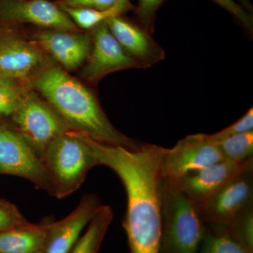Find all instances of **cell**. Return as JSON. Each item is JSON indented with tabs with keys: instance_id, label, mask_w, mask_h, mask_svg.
Wrapping results in <instances>:
<instances>
[{
	"instance_id": "cell-26",
	"label": "cell",
	"mask_w": 253,
	"mask_h": 253,
	"mask_svg": "<svg viewBox=\"0 0 253 253\" xmlns=\"http://www.w3.org/2000/svg\"><path fill=\"white\" fill-rule=\"evenodd\" d=\"M120 0H55L60 6L78 9H106L117 4Z\"/></svg>"
},
{
	"instance_id": "cell-3",
	"label": "cell",
	"mask_w": 253,
	"mask_h": 253,
	"mask_svg": "<svg viewBox=\"0 0 253 253\" xmlns=\"http://www.w3.org/2000/svg\"><path fill=\"white\" fill-rule=\"evenodd\" d=\"M54 189L63 199L76 192L86 174L98 166L92 151L78 131L68 130L54 139L41 157Z\"/></svg>"
},
{
	"instance_id": "cell-27",
	"label": "cell",
	"mask_w": 253,
	"mask_h": 253,
	"mask_svg": "<svg viewBox=\"0 0 253 253\" xmlns=\"http://www.w3.org/2000/svg\"><path fill=\"white\" fill-rule=\"evenodd\" d=\"M239 4L250 14L252 15L253 13V5L250 0H239Z\"/></svg>"
},
{
	"instance_id": "cell-2",
	"label": "cell",
	"mask_w": 253,
	"mask_h": 253,
	"mask_svg": "<svg viewBox=\"0 0 253 253\" xmlns=\"http://www.w3.org/2000/svg\"><path fill=\"white\" fill-rule=\"evenodd\" d=\"M161 253H199L206 226L199 210L182 191L163 178Z\"/></svg>"
},
{
	"instance_id": "cell-5",
	"label": "cell",
	"mask_w": 253,
	"mask_h": 253,
	"mask_svg": "<svg viewBox=\"0 0 253 253\" xmlns=\"http://www.w3.org/2000/svg\"><path fill=\"white\" fill-rule=\"evenodd\" d=\"M53 63L30 39L24 28H0V76L29 83Z\"/></svg>"
},
{
	"instance_id": "cell-16",
	"label": "cell",
	"mask_w": 253,
	"mask_h": 253,
	"mask_svg": "<svg viewBox=\"0 0 253 253\" xmlns=\"http://www.w3.org/2000/svg\"><path fill=\"white\" fill-rule=\"evenodd\" d=\"M59 6L80 29L84 31H90L111 18L124 16L129 11H135L136 9V6L131 4L130 0H120L117 4L106 9H78Z\"/></svg>"
},
{
	"instance_id": "cell-1",
	"label": "cell",
	"mask_w": 253,
	"mask_h": 253,
	"mask_svg": "<svg viewBox=\"0 0 253 253\" xmlns=\"http://www.w3.org/2000/svg\"><path fill=\"white\" fill-rule=\"evenodd\" d=\"M29 84L56 111L69 130L83 133L101 144L129 150L140 149L144 144L116 129L92 91L54 63L38 73Z\"/></svg>"
},
{
	"instance_id": "cell-18",
	"label": "cell",
	"mask_w": 253,
	"mask_h": 253,
	"mask_svg": "<svg viewBox=\"0 0 253 253\" xmlns=\"http://www.w3.org/2000/svg\"><path fill=\"white\" fill-rule=\"evenodd\" d=\"M31 89L27 82L0 76V123L14 114Z\"/></svg>"
},
{
	"instance_id": "cell-9",
	"label": "cell",
	"mask_w": 253,
	"mask_h": 253,
	"mask_svg": "<svg viewBox=\"0 0 253 253\" xmlns=\"http://www.w3.org/2000/svg\"><path fill=\"white\" fill-rule=\"evenodd\" d=\"M253 169L240 174L199 209L204 222L228 228L253 209Z\"/></svg>"
},
{
	"instance_id": "cell-15",
	"label": "cell",
	"mask_w": 253,
	"mask_h": 253,
	"mask_svg": "<svg viewBox=\"0 0 253 253\" xmlns=\"http://www.w3.org/2000/svg\"><path fill=\"white\" fill-rule=\"evenodd\" d=\"M46 221L27 222L0 232V253H43Z\"/></svg>"
},
{
	"instance_id": "cell-20",
	"label": "cell",
	"mask_w": 253,
	"mask_h": 253,
	"mask_svg": "<svg viewBox=\"0 0 253 253\" xmlns=\"http://www.w3.org/2000/svg\"><path fill=\"white\" fill-rule=\"evenodd\" d=\"M211 139L217 145L224 159L240 162L253 158V131Z\"/></svg>"
},
{
	"instance_id": "cell-4",
	"label": "cell",
	"mask_w": 253,
	"mask_h": 253,
	"mask_svg": "<svg viewBox=\"0 0 253 253\" xmlns=\"http://www.w3.org/2000/svg\"><path fill=\"white\" fill-rule=\"evenodd\" d=\"M10 118L15 129L41 159L48 146L69 130L51 106L32 89Z\"/></svg>"
},
{
	"instance_id": "cell-19",
	"label": "cell",
	"mask_w": 253,
	"mask_h": 253,
	"mask_svg": "<svg viewBox=\"0 0 253 253\" xmlns=\"http://www.w3.org/2000/svg\"><path fill=\"white\" fill-rule=\"evenodd\" d=\"M210 226L199 253H253L224 228Z\"/></svg>"
},
{
	"instance_id": "cell-12",
	"label": "cell",
	"mask_w": 253,
	"mask_h": 253,
	"mask_svg": "<svg viewBox=\"0 0 253 253\" xmlns=\"http://www.w3.org/2000/svg\"><path fill=\"white\" fill-rule=\"evenodd\" d=\"M253 167V158L240 162L224 159L170 182L199 210L221 188Z\"/></svg>"
},
{
	"instance_id": "cell-6",
	"label": "cell",
	"mask_w": 253,
	"mask_h": 253,
	"mask_svg": "<svg viewBox=\"0 0 253 253\" xmlns=\"http://www.w3.org/2000/svg\"><path fill=\"white\" fill-rule=\"evenodd\" d=\"M0 174L31 181L37 189L54 196V189L41 158L11 124L0 123Z\"/></svg>"
},
{
	"instance_id": "cell-24",
	"label": "cell",
	"mask_w": 253,
	"mask_h": 253,
	"mask_svg": "<svg viewBox=\"0 0 253 253\" xmlns=\"http://www.w3.org/2000/svg\"><path fill=\"white\" fill-rule=\"evenodd\" d=\"M223 9L232 15L239 24L246 30L250 35H253V18L252 15L248 13L234 0H212Z\"/></svg>"
},
{
	"instance_id": "cell-10",
	"label": "cell",
	"mask_w": 253,
	"mask_h": 253,
	"mask_svg": "<svg viewBox=\"0 0 253 253\" xmlns=\"http://www.w3.org/2000/svg\"><path fill=\"white\" fill-rule=\"evenodd\" d=\"M56 28L83 31L54 1L0 0V28Z\"/></svg>"
},
{
	"instance_id": "cell-17",
	"label": "cell",
	"mask_w": 253,
	"mask_h": 253,
	"mask_svg": "<svg viewBox=\"0 0 253 253\" xmlns=\"http://www.w3.org/2000/svg\"><path fill=\"white\" fill-rule=\"evenodd\" d=\"M113 217L112 208L102 205L69 253H98Z\"/></svg>"
},
{
	"instance_id": "cell-14",
	"label": "cell",
	"mask_w": 253,
	"mask_h": 253,
	"mask_svg": "<svg viewBox=\"0 0 253 253\" xmlns=\"http://www.w3.org/2000/svg\"><path fill=\"white\" fill-rule=\"evenodd\" d=\"M106 23L120 44L140 68L151 67L166 58L164 49L137 21L120 16Z\"/></svg>"
},
{
	"instance_id": "cell-23",
	"label": "cell",
	"mask_w": 253,
	"mask_h": 253,
	"mask_svg": "<svg viewBox=\"0 0 253 253\" xmlns=\"http://www.w3.org/2000/svg\"><path fill=\"white\" fill-rule=\"evenodd\" d=\"M27 221L14 204L0 199V232Z\"/></svg>"
},
{
	"instance_id": "cell-13",
	"label": "cell",
	"mask_w": 253,
	"mask_h": 253,
	"mask_svg": "<svg viewBox=\"0 0 253 253\" xmlns=\"http://www.w3.org/2000/svg\"><path fill=\"white\" fill-rule=\"evenodd\" d=\"M96 195L83 196L77 207L61 220L46 221V238L43 253H69L101 207Z\"/></svg>"
},
{
	"instance_id": "cell-11",
	"label": "cell",
	"mask_w": 253,
	"mask_h": 253,
	"mask_svg": "<svg viewBox=\"0 0 253 253\" xmlns=\"http://www.w3.org/2000/svg\"><path fill=\"white\" fill-rule=\"evenodd\" d=\"M91 49L82 67L81 77L89 83H97L111 73L130 68H140L137 62L123 49L106 23L89 31Z\"/></svg>"
},
{
	"instance_id": "cell-22",
	"label": "cell",
	"mask_w": 253,
	"mask_h": 253,
	"mask_svg": "<svg viewBox=\"0 0 253 253\" xmlns=\"http://www.w3.org/2000/svg\"><path fill=\"white\" fill-rule=\"evenodd\" d=\"M166 0H138L136 6V21L153 34L158 10Z\"/></svg>"
},
{
	"instance_id": "cell-21",
	"label": "cell",
	"mask_w": 253,
	"mask_h": 253,
	"mask_svg": "<svg viewBox=\"0 0 253 253\" xmlns=\"http://www.w3.org/2000/svg\"><path fill=\"white\" fill-rule=\"evenodd\" d=\"M225 229V228H224ZM226 230L236 238L245 247L253 251V209L239 218L234 224L226 228Z\"/></svg>"
},
{
	"instance_id": "cell-25",
	"label": "cell",
	"mask_w": 253,
	"mask_h": 253,
	"mask_svg": "<svg viewBox=\"0 0 253 253\" xmlns=\"http://www.w3.org/2000/svg\"><path fill=\"white\" fill-rule=\"evenodd\" d=\"M253 131V109L251 108L240 119L227 127L212 134H208L211 139H219L234 134Z\"/></svg>"
},
{
	"instance_id": "cell-7",
	"label": "cell",
	"mask_w": 253,
	"mask_h": 253,
	"mask_svg": "<svg viewBox=\"0 0 253 253\" xmlns=\"http://www.w3.org/2000/svg\"><path fill=\"white\" fill-rule=\"evenodd\" d=\"M30 28L26 29L30 39L66 72L83 67L89 57L91 49L89 31Z\"/></svg>"
},
{
	"instance_id": "cell-8",
	"label": "cell",
	"mask_w": 253,
	"mask_h": 253,
	"mask_svg": "<svg viewBox=\"0 0 253 253\" xmlns=\"http://www.w3.org/2000/svg\"><path fill=\"white\" fill-rule=\"evenodd\" d=\"M224 160L220 149L208 134L186 136L172 149H165L162 162L164 179L174 181Z\"/></svg>"
}]
</instances>
